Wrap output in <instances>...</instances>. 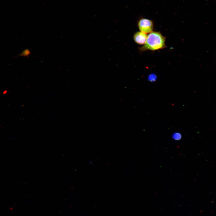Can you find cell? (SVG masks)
<instances>
[{
    "instance_id": "obj_1",
    "label": "cell",
    "mask_w": 216,
    "mask_h": 216,
    "mask_svg": "<svg viewBox=\"0 0 216 216\" xmlns=\"http://www.w3.org/2000/svg\"><path fill=\"white\" fill-rule=\"evenodd\" d=\"M165 38L159 32H152L147 35L144 45L139 48L141 51H156L165 48Z\"/></svg>"
},
{
    "instance_id": "obj_2",
    "label": "cell",
    "mask_w": 216,
    "mask_h": 216,
    "mask_svg": "<svg viewBox=\"0 0 216 216\" xmlns=\"http://www.w3.org/2000/svg\"><path fill=\"white\" fill-rule=\"evenodd\" d=\"M138 26L140 32L147 34L153 31L154 24L151 20L143 18L138 21Z\"/></svg>"
},
{
    "instance_id": "obj_3",
    "label": "cell",
    "mask_w": 216,
    "mask_h": 216,
    "mask_svg": "<svg viewBox=\"0 0 216 216\" xmlns=\"http://www.w3.org/2000/svg\"><path fill=\"white\" fill-rule=\"evenodd\" d=\"M147 35L141 32H138L135 33L133 38L135 42L140 44H144L146 41Z\"/></svg>"
},
{
    "instance_id": "obj_4",
    "label": "cell",
    "mask_w": 216,
    "mask_h": 216,
    "mask_svg": "<svg viewBox=\"0 0 216 216\" xmlns=\"http://www.w3.org/2000/svg\"><path fill=\"white\" fill-rule=\"evenodd\" d=\"M181 136L179 134H176L173 136L174 138L176 140H178L180 139Z\"/></svg>"
}]
</instances>
